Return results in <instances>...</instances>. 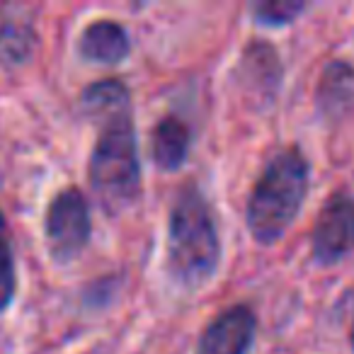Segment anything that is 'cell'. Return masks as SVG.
Segmentation results:
<instances>
[{
    "mask_svg": "<svg viewBox=\"0 0 354 354\" xmlns=\"http://www.w3.org/2000/svg\"><path fill=\"white\" fill-rule=\"evenodd\" d=\"M221 260L214 214L194 185L180 189L167 218V267L185 289H199L214 277Z\"/></svg>",
    "mask_w": 354,
    "mask_h": 354,
    "instance_id": "obj_1",
    "label": "cell"
},
{
    "mask_svg": "<svg viewBox=\"0 0 354 354\" xmlns=\"http://www.w3.org/2000/svg\"><path fill=\"white\" fill-rule=\"evenodd\" d=\"M308 160L299 148H284L267 162L250 192L245 214L257 243L272 245L289 231L308 194Z\"/></svg>",
    "mask_w": 354,
    "mask_h": 354,
    "instance_id": "obj_2",
    "label": "cell"
},
{
    "mask_svg": "<svg viewBox=\"0 0 354 354\" xmlns=\"http://www.w3.org/2000/svg\"><path fill=\"white\" fill-rule=\"evenodd\" d=\"M100 127V138L90 156V185L107 212H122L136 199L141 183L131 112L107 119Z\"/></svg>",
    "mask_w": 354,
    "mask_h": 354,
    "instance_id": "obj_3",
    "label": "cell"
},
{
    "mask_svg": "<svg viewBox=\"0 0 354 354\" xmlns=\"http://www.w3.org/2000/svg\"><path fill=\"white\" fill-rule=\"evenodd\" d=\"M44 231L54 260L68 262L78 257L93 233V218L85 194L73 187L56 194L46 209Z\"/></svg>",
    "mask_w": 354,
    "mask_h": 354,
    "instance_id": "obj_4",
    "label": "cell"
},
{
    "mask_svg": "<svg viewBox=\"0 0 354 354\" xmlns=\"http://www.w3.org/2000/svg\"><path fill=\"white\" fill-rule=\"evenodd\" d=\"M354 250V197L335 192L323 204L310 236V252L318 265H337Z\"/></svg>",
    "mask_w": 354,
    "mask_h": 354,
    "instance_id": "obj_5",
    "label": "cell"
},
{
    "mask_svg": "<svg viewBox=\"0 0 354 354\" xmlns=\"http://www.w3.org/2000/svg\"><path fill=\"white\" fill-rule=\"evenodd\" d=\"M257 318L248 306H233L204 328L194 354H248L255 342Z\"/></svg>",
    "mask_w": 354,
    "mask_h": 354,
    "instance_id": "obj_6",
    "label": "cell"
},
{
    "mask_svg": "<svg viewBox=\"0 0 354 354\" xmlns=\"http://www.w3.org/2000/svg\"><path fill=\"white\" fill-rule=\"evenodd\" d=\"M315 104L325 119H339L354 109V66L347 61H330L315 88Z\"/></svg>",
    "mask_w": 354,
    "mask_h": 354,
    "instance_id": "obj_7",
    "label": "cell"
},
{
    "mask_svg": "<svg viewBox=\"0 0 354 354\" xmlns=\"http://www.w3.org/2000/svg\"><path fill=\"white\" fill-rule=\"evenodd\" d=\"M78 51L83 59L95 61V64H119L131 51L129 35L119 22L112 20H97L85 27L80 35Z\"/></svg>",
    "mask_w": 354,
    "mask_h": 354,
    "instance_id": "obj_8",
    "label": "cell"
},
{
    "mask_svg": "<svg viewBox=\"0 0 354 354\" xmlns=\"http://www.w3.org/2000/svg\"><path fill=\"white\" fill-rule=\"evenodd\" d=\"M192 133L189 127L180 117H165L156 124L151 133V151L153 160L162 170H177L187 160Z\"/></svg>",
    "mask_w": 354,
    "mask_h": 354,
    "instance_id": "obj_9",
    "label": "cell"
},
{
    "mask_svg": "<svg viewBox=\"0 0 354 354\" xmlns=\"http://www.w3.org/2000/svg\"><path fill=\"white\" fill-rule=\"evenodd\" d=\"M83 107L90 117L97 119V122L102 124L112 117L131 112V95H129V88L122 83V80L107 78V80H100V83H93L85 88Z\"/></svg>",
    "mask_w": 354,
    "mask_h": 354,
    "instance_id": "obj_10",
    "label": "cell"
},
{
    "mask_svg": "<svg viewBox=\"0 0 354 354\" xmlns=\"http://www.w3.org/2000/svg\"><path fill=\"white\" fill-rule=\"evenodd\" d=\"M35 27L25 17H0V66L15 68L35 51Z\"/></svg>",
    "mask_w": 354,
    "mask_h": 354,
    "instance_id": "obj_11",
    "label": "cell"
},
{
    "mask_svg": "<svg viewBox=\"0 0 354 354\" xmlns=\"http://www.w3.org/2000/svg\"><path fill=\"white\" fill-rule=\"evenodd\" d=\"M243 75L245 80H250L252 88L260 90H274L277 83H279V61H277V54L272 46L267 44H250L243 54Z\"/></svg>",
    "mask_w": 354,
    "mask_h": 354,
    "instance_id": "obj_12",
    "label": "cell"
},
{
    "mask_svg": "<svg viewBox=\"0 0 354 354\" xmlns=\"http://www.w3.org/2000/svg\"><path fill=\"white\" fill-rule=\"evenodd\" d=\"M15 255H12V241L8 231L6 216L0 214V313L12 304L17 289V274H15Z\"/></svg>",
    "mask_w": 354,
    "mask_h": 354,
    "instance_id": "obj_13",
    "label": "cell"
},
{
    "mask_svg": "<svg viewBox=\"0 0 354 354\" xmlns=\"http://www.w3.org/2000/svg\"><path fill=\"white\" fill-rule=\"evenodd\" d=\"M306 10V3H294V0H267V3H255L252 6V17L260 25L281 27L294 22L301 12Z\"/></svg>",
    "mask_w": 354,
    "mask_h": 354,
    "instance_id": "obj_14",
    "label": "cell"
},
{
    "mask_svg": "<svg viewBox=\"0 0 354 354\" xmlns=\"http://www.w3.org/2000/svg\"><path fill=\"white\" fill-rule=\"evenodd\" d=\"M349 342H352V347H354V320H352V330H349Z\"/></svg>",
    "mask_w": 354,
    "mask_h": 354,
    "instance_id": "obj_15",
    "label": "cell"
},
{
    "mask_svg": "<svg viewBox=\"0 0 354 354\" xmlns=\"http://www.w3.org/2000/svg\"><path fill=\"white\" fill-rule=\"evenodd\" d=\"M90 354H100V352H90Z\"/></svg>",
    "mask_w": 354,
    "mask_h": 354,
    "instance_id": "obj_16",
    "label": "cell"
}]
</instances>
